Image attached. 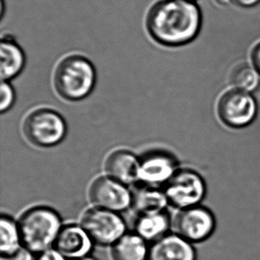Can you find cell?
Instances as JSON below:
<instances>
[{"mask_svg": "<svg viewBox=\"0 0 260 260\" xmlns=\"http://www.w3.org/2000/svg\"><path fill=\"white\" fill-rule=\"evenodd\" d=\"M148 34L166 47H180L193 42L200 34L203 14L194 0H160L148 12Z\"/></svg>", "mask_w": 260, "mask_h": 260, "instance_id": "1", "label": "cell"}, {"mask_svg": "<svg viewBox=\"0 0 260 260\" xmlns=\"http://www.w3.org/2000/svg\"><path fill=\"white\" fill-rule=\"evenodd\" d=\"M97 72L88 58L80 54L65 57L57 65L53 85L59 96L68 102H80L94 90Z\"/></svg>", "mask_w": 260, "mask_h": 260, "instance_id": "2", "label": "cell"}, {"mask_svg": "<svg viewBox=\"0 0 260 260\" xmlns=\"http://www.w3.org/2000/svg\"><path fill=\"white\" fill-rule=\"evenodd\" d=\"M22 244L38 255L54 247L62 220L54 209L38 205L25 211L18 220Z\"/></svg>", "mask_w": 260, "mask_h": 260, "instance_id": "3", "label": "cell"}, {"mask_svg": "<svg viewBox=\"0 0 260 260\" xmlns=\"http://www.w3.org/2000/svg\"><path fill=\"white\" fill-rule=\"evenodd\" d=\"M22 131L26 139L36 147L53 148L65 140L68 125L56 110L40 108L26 116Z\"/></svg>", "mask_w": 260, "mask_h": 260, "instance_id": "4", "label": "cell"}, {"mask_svg": "<svg viewBox=\"0 0 260 260\" xmlns=\"http://www.w3.org/2000/svg\"><path fill=\"white\" fill-rule=\"evenodd\" d=\"M162 189L169 205L180 211L200 205L206 197L207 185L197 171L182 168L176 172Z\"/></svg>", "mask_w": 260, "mask_h": 260, "instance_id": "5", "label": "cell"}, {"mask_svg": "<svg viewBox=\"0 0 260 260\" xmlns=\"http://www.w3.org/2000/svg\"><path fill=\"white\" fill-rule=\"evenodd\" d=\"M258 104L252 93L230 89L220 96L217 104L218 118L231 129H243L256 120Z\"/></svg>", "mask_w": 260, "mask_h": 260, "instance_id": "6", "label": "cell"}, {"mask_svg": "<svg viewBox=\"0 0 260 260\" xmlns=\"http://www.w3.org/2000/svg\"><path fill=\"white\" fill-rule=\"evenodd\" d=\"M80 225L101 246H113L127 233L126 223L120 213L94 206L83 213Z\"/></svg>", "mask_w": 260, "mask_h": 260, "instance_id": "7", "label": "cell"}, {"mask_svg": "<svg viewBox=\"0 0 260 260\" xmlns=\"http://www.w3.org/2000/svg\"><path fill=\"white\" fill-rule=\"evenodd\" d=\"M173 231L191 243L209 239L216 229V218L209 208L197 205L180 211L173 219Z\"/></svg>", "mask_w": 260, "mask_h": 260, "instance_id": "8", "label": "cell"}, {"mask_svg": "<svg viewBox=\"0 0 260 260\" xmlns=\"http://www.w3.org/2000/svg\"><path fill=\"white\" fill-rule=\"evenodd\" d=\"M88 197L94 207L117 213L132 208L133 194L128 186L108 175L98 177L91 182Z\"/></svg>", "mask_w": 260, "mask_h": 260, "instance_id": "9", "label": "cell"}, {"mask_svg": "<svg viewBox=\"0 0 260 260\" xmlns=\"http://www.w3.org/2000/svg\"><path fill=\"white\" fill-rule=\"evenodd\" d=\"M179 169L178 160L169 152H147L140 157L139 183L162 188Z\"/></svg>", "mask_w": 260, "mask_h": 260, "instance_id": "10", "label": "cell"}, {"mask_svg": "<svg viewBox=\"0 0 260 260\" xmlns=\"http://www.w3.org/2000/svg\"><path fill=\"white\" fill-rule=\"evenodd\" d=\"M94 243L81 225H63L54 247L70 260H77L91 255Z\"/></svg>", "mask_w": 260, "mask_h": 260, "instance_id": "11", "label": "cell"}, {"mask_svg": "<svg viewBox=\"0 0 260 260\" xmlns=\"http://www.w3.org/2000/svg\"><path fill=\"white\" fill-rule=\"evenodd\" d=\"M106 175L118 180L126 186L139 183L140 157L127 149L111 152L104 165Z\"/></svg>", "mask_w": 260, "mask_h": 260, "instance_id": "12", "label": "cell"}, {"mask_svg": "<svg viewBox=\"0 0 260 260\" xmlns=\"http://www.w3.org/2000/svg\"><path fill=\"white\" fill-rule=\"evenodd\" d=\"M148 260H197V251L193 243L172 233L152 243Z\"/></svg>", "mask_w": 260, "mask_h": 260, "instance_id": "13", "label": "cell"}, {"mask_svg": "<svg viewBox=\"0 0 260 260\" xmlns=\"http://www.w3.org/2000/svg\"><path fill=\"white\" fill-rule=\"evenodd\" d=\"M0 55L2 81L10 82L21 74L26 65V55L14 38L7 35L1 39Z\"/></svg>", "mask_w": 260, "mask_h": 260, "instance_id": "14", "label": "cell"}, {"mask_svg": "<svg viewBox=\"0 0 260 260\" xmlns=\"http://www.w3.org/2000/svg\"><path fill=\"white\" fill-rule=\"evenodd\" d=\"M173 220L168 211H162L138 215L134 222V233L148 242L154 243L169 234Z\"/></svg>", "mask_w": 260, "mask_h": 260, "instance_id": "15", "label": "cell"}, {"mask_svg": "<svg viewBox=\"0 0 260 260\" xmlns=\"http://www.w3.org/2000/svg\"><path fill=\"white\" fill-rule=\"evenodd\" d=\"M132 208L138 215L166 211L169 205L162 187L148 186L138 183L132 191Z\"/></svg>", "mask_w": 260, "mask_h": 260, "instance_id": "16", "label": "cell"}, {"mask_svg": "<svg viewBox=\"0 0 260 260\" xmlns=\"http://www.w3.org/2000/svg\"><path fill=\"white\" fill-rule=\"evenodd\" d=\"M148 242L136 233H126L113 246V260H148Z\"/></svg>", "mask_w": 260, "mask_h": 260, "instance_id": "17", "label": "cell"}, {"mask_svg": "<svg viewBox=\"0 0 260 260\" xmlns=\"http://www.w3.org/2000/svg\"><path fill=\"white\" fill-rule=\"evenodd\" d=\"M0 235L1 259L13 256L23 246L18 221L14 220L10 215H1Z\"/></svg>", "mask_w": 260, "mask_h": 260, "instance_id": "18", "label": "cell"}, {"mask_svg": "<svg viewBox=\"0 0 260 260\" xmlns=\"http://www.w3.org/2000/svg\"><path fill=\"white\" fill-rule=\"evenodd\" d=\"M229 83L234 89L253 93L260 86V74L252 64L242 62L233 68Z\"/></svg>", "mask_w": 260, "mask_h": 260, "instance_id": "19", "label": "cell"}, {"mask_svg": "<svg viewBox=\"0 0 260 260\" xmlns=\"http://www.w3.org/2000/svg\"><path fill=\"white\" fill-rule=\"evenodd\" d=\"M0 111L1 114L8 112L14 107L16 101V93L15 90L11 85L10 82L2 81L1 88H0Z\"/></svg>", "mask_w": 260, "mask_h": 260, "instance_id": "20", "label": "cell"}, {"mask_svg": "<svg viewBox=\"0 0 260 260\" xmlns=\"http://www.w3.org/2000/svg\"><path fill=\"white\" fill-rule=\"evenodd\" d=\"M36 260H70L60 253L55 248H51L37 255Z\"/></svg>", "mask_w": 260, "mask_h": 260, "instance_id": "21", "label": "cell"}, {"mask_svg": "<svg viewBox=\"0 0 260 260\" xmlns=\"http://www.w3.org/2000/svg\"><path fill=\"white\" fill-rule=\"evenodd\" d=\"M36 254L33 253L32 251L28 250L27 248L24 246L21 247L20 250H18L17 252L11 256V257H7L6 259L1 260H36Z\"/></svg>", "mask_w": 260, "mask_h": 260, "instance_id": "22", "label": "cell"}, {"mask_svg": "<svg viewBox=\"0 0 260 260\" xmlns=\"http://www.w3.org/2000/svg\"><path fill=\"white\" fill-rule=\"evenodd\" d=\"M250 60H251V64L253 65L254 68L260 74V42L257 43V45H255L251 50Z\"/></svg>", "mask_w": 260, "mask_h": 260, "instance_id": "23", "label": "cell"}, {"mask_svg": "<svg viewBox=\"0 0 260 260\" xmlns=\"http://www.w3.org/2000/svg\"><path fill=\"white\" fill-rule=\"evenodd\" d=\"M231 3L240 8L250 9L257 7L260 4V0H229Z\"/></svg>", "mask_w": 260, "mask_h": 260, "instance_id": "24", "label": "cell"}, {"mask_svg": "<svg viewBox=\"0 0 260 260\" xmlns=\"http://www.w3.org/2000/svg\"><path fill=\"white\" fill-rule=\"evenodd\" d=\"M77 260H98L97 258H95L94 257H92L91 255H89V256H86L85 257H82V258H79V259Z\"/></svg>", "mask_w": 260, "mask_h": 260, "instance_id": "25", "label": "cell"}, {"mask_svg": "<svg viewBox=\"0 0 260 260\" xmlns=\"http://www.w3.org/2000/svg\"><path fill=\"white\" fill-rule=\"evenodd\" d=\"M194 1H196V0H194Z\"/></svg>", "mask_w": 260, "mask_h": 260, "instance_id": "26", "label": "cell"}]
</instances>
